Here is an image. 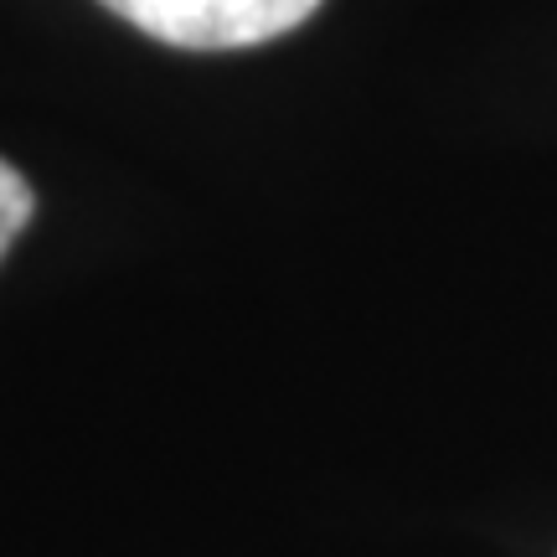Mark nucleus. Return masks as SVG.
<instances>
[{
	"label": "nucleus",
	"instance_id": "f257e3e1",
	"mask_svg": "<svg viewBox=\"0 0 557 557\" xmlns=\"http://www.w3.org/2000/svg\"><path fill=\"white\" fill-rule=\"evenodd\" d=\"M99 5L165 47L227 52L295 32L305 16H315L320 0H99Z\"/></svg>",
	"mask_w": 557,
	"mask_h": 557
},
{
	"label": "nucleus",
	"instance_id": "f03ea898",
	"mask_svg": "<svg viewBox=\"0 0 557 557\" xmlns=\"http://www.w3.org/2000/svg\"><path fill=\"white\" fill-rule=\"evenodd\" d=\"M37 201H32V186L11 160H0V259L11 253V243L21 238V227L32 222Z\"/></svg>",
	"mask_w": 557,
	"mask_h": 557
}]
</instances>
